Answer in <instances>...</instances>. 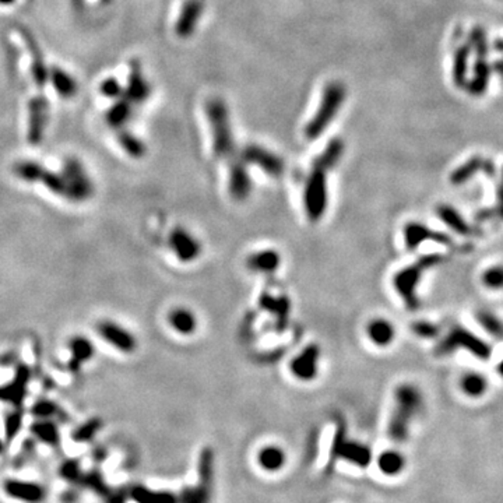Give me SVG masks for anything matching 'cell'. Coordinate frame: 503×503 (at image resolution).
I'll return each instance as SVG.
<instances>
[{
    "label": "cell",
    "instance_id": "6da1fadb",
    "mask_svg": "<svg viewBox=\"0 0 503 503\" xmlns=\"http://www.w3.org/2000/svg\"><path fill=\"white\" fill-rule=\"evenodd\" d=\"M424 397L418 387L404 383L396 388V408L388 422V438L396 443L408 439L410 424L421 412Z\"/></svg>",
    "mask_w": 503,
    "mask_h": 503
},
{
    "label": "cell",
    "instance_id": "7a4b0ae2",
    "mask_svg": "<svg viewBox=\"0 0 503 503\" xmlns=\"http://www.w3.org/2000/svg\"><path fill=\"white\" fill-rule=\"evenodd\" d=\"M346 97H347V89L340 81H332L325 87L320 105H319L315 117L308 122V125L305 127L306 138L316 140L323 134V131L337 117L340 108L344 104Z\"/></svg>",
    "mask_w": 503,
    "mask_h": 503
},
{
    "label": "cell",
    "instance_id": "3957f363",
    "mask_svg": "<svg viewBox=\"0 0 503 503\" xmlns=\"http://www.w3.org/2000/svg\"><path fill=\"white\" fill-rule=\"evenodd\" d=\"M443 261L442 254H425L421 256L414 264L405 267L394 277V287L403 298L405 306L411 311L419 308L421 302L417 296V288L421 282L424 273Z\"/></svg>",
    "mask_w": 503,
    "mask_h": 503
},
{
    "label": "cell",
    "instance_id": "277c9868",
    "mask_svg": "<svg viewBox=\"0 0 503 503\" xmlns=\"http://www.w3.org/2000/svg\"><path fill=\"white\" fill-rule=\"evenodd\" d=\"M206 115L213 133V150L216 157L224 158L231 155L235 143L227 104L221 98H211L206 104Z\"/></svg>",
    "mask_w": 503,
    "mask_h": 503
},
{
    "label": "cell",
    "instance_id": "5b68a950",
    "mask_svg": "<svg viewBox=\"0 0 503 503\" xmlns=\"http://www.w3.org/2000/svg\"><path fill=\"white\" fill-rule=\"evenodd\" d=\"M457 350H466L481 361H488L492 354V348L487 341H484L473 332L467 330L460 325H455L449 330V333L443 337V340L436 347L435 353L439 357H442V355L452 354Z\"/></svg>",
    "mask_w": 503,
    "mask_h": 503
},
{
    "label": "cell",
    "instance_id": "8992f818",
    "mask_svg": "<svg viewBox=\"0 0 503 503\" xmlns=\"http://www.w3.org/2000/svg\"><path fill=\"white\" fill-rule=\"evenodd\" d=\"M303 203L311 221H318L323 217L327 207V171L312 166L305 185Z\"/></svg>",
    "mask_w": 503,
    "mask_h": 503
},
{
    "label": "cell",
    "instance_id": "52a82bcc",
    "mask_svg": "<svg viewBox=\"0 0 503 503\" xmlns=\"http://www.w3.org/2000/svg\"><path fill=\"white\" fill-rule=\"evenodd\" d=\"M62 176L66 183V199L73 203H81L90 199L94 193V185L87 175L84 166L76 158L65 161Z\"/></svg>",
    "mask_w": 503,
    "mask_h": 503
},
{
    "label": "cell",
    "instance_id": "ba28073f",
    "mask_svg": "<svg viewBox=\"0 0 503 503\" xmlns=\"http://www.w3.org/2000/svg\"><path fill=\"white\" fill-rule=\"evenodd\" d=\"M213 464L214 455L210 449L200 453L199 460V483L196 487L185 490L179 497V503H210L213 485Z\"/></svg>",
    "mask_w": 503,
    "mask_h": 503
},
{
    "label": "cell",
    "instance_id": "9c48e42d",
    "mask_svg": "<svg viewBox=\"0 0 503 503\" xmlns=\"http://www.w3.org/2000/svg\"><path fill=\"white\" fill-rule=\"evenodd\" d=\"M98 336L112 348L122 354H133L137 350L136 336L114 320H101L97 325Z\"/></svg>",
    "mask_w": 503,
    "mask_h": 503
},
{
    "label": "cell",
    "instance_id": "30bf717a",
    "mask_svg": "<svg viewBox=\"0 0 503 503\" xmlns=\"http://www.w3.org/2000/svg\"><path fill=\"white\" fill-rule=\"evenodd\" d=\"M247 165L253 164L257 165L260 169H263L266 174L271 175V176H280L284 172V161L275 155L274 152L256 145V144H249L247 145L240 157Z\"/></svg>",
    "mask_w": 503,
    "mask_h": 503
},
{
    "label": "cell",
    "instance_id": "8fae6325",
    "mask_svg": "<svg viewBox=\"0 0 503 503\" xmlns=\"http://www.w3.org/2000/svg\"><path fill=\"white\" fill-rule=\"evenodd\" d=\"M336 457H343L344 460H348L357 466L365 467L371 463L372 455L367 446L346 440L343 429H340L336 435V440L332 450V460H336Z\"/></svg>",
    "mask_w": 503,
    "mask_h": 503
},
{
    "label": "cell",
    "instance_id": "7c38bea8",
    "mask_svg": "<svg viewBox=\"0 0 503 503\" xmlns=\"http://www.w3.org/2000/svg\"><path fill=\"white\" fill-rule=\"evenodd\" d=\"M48 122V101L42 96L31 98L28 104V141L39 144Z\"/></svg>",
    "mask_w": 503,
    "mask_h": 503
},
{
    "label": "cell",
    "instance_id": "4fadbf2b",
    "mask_svg": "<svg viewBox=\"0 0 503 503\" xmlns=\"http://www.w3.org/2000/svg\"><path fill=\"white\" fill-rule=\"evenodd\" d=\"M478 172H483L487 176H495L497 175L495 164L488 158H484L481 155H474L452 172L450 182L456 186L464 185Z\"/></svg>",
    "mask_w": 503,
    "mask_h": 503
},
{
    "label": "cell",
    "instance_id": "5bb4252c",
    "mask_svg": "<svg viewBox=\"0 0 503 503\" xmlns=\"http://www.w3.org/2000/svg\"><path fill=\"white\" fill-rule=\"evenodd\" d=\"M204 0H186L181 8L175 24V32L179 38H190L204 13Z\"/></svg>",
    "mask_w": 503,
    "mask_h": 503
},
{
    "label": "cell",
    "instance_id": "9a60e30c",
    "mask_svg": "<svg viewBox=\"0 0 503 503\" xmlns=\"http://www.w3.org/2000/svg\"><path fill=\"white\" fill-rule=\"evenodd\" d=\"M169 248L182 263L193 261L199 257L202 248L199 241L185 228H175L169 235Z\"/></svg>",
    "mask_w": 503,
    "mask_h": 503
},
{
    "label": "cell",
    "instance_id": "2e32d148",
    "mask_svg": "<svg viewBox=\"0 0 503 503\" xmlns=\"http://www.w3.org/2000/svg\"><path fill=\"white\" fill-rule=\"evenodd\" d=\"M20 35L24 39L27 49L30 52L31 56V73H32V80L35 83V86L38 89H44L46 86V83L49 81V70L46 67V63L44 60L42 52L35 41V38L31 35V32L25 28H20Z\"/></svg>",
    "mask_w": 503,
    "mask_h": 503
},
{
    "label": "cell",
    "instance_id": "e0dca14e",
    "mask_svg": "<svg viewBox=\"0 0 503 503\" xmlns=\"http://www.w3.org/2000/svg\"><path fill=\"white\" fill-rule=\"evenodd\" d=\"M7 497L24 503L44 502L46 491L37 483H27L20 480H7L3 485Z\"/></svg>",
    "mask_w": 503,
    "mask_h": 503
},
{
    "label": "cell",
    "instance_id": "ac0fdd59",
    "mask_svg": "<svg viewBox=\"0 0 503 503\" xmlns=\"http://www.w3.org/2000/svg\"><path fill=\"white\" fill-rule=\"evenodd\" d=\"M151 94V87L144 79L141 65L138 60H131L127 87L124 91V98L131 104H143Z\"/></svg>",
    "mask_w": 503,
    "mask_h": 503
},
{
    "label": "cell",
    "instance_id": "d6986e66",
    "mask_svg": "<svg viewBox=\"0 0 503 503\" xmlns=\"http://www.w3.org/2000/svg\"><path fill=\"white\" fill-rule=\"evenodd\" d=\"M319 358H320V351L319 347L312 344L308 346L299 355H296L294 358V361L291 362L289 368L291 372L294 374V377L301 379V380H312L318 375V367H319Z\"/></svg>",
    "mask_w": 503,
    "mask_h": 503
},
{
    "label": "cell",
    "instance_id": "ffe728a7",
    "mask_svg": "<svg viewBox=\"0 0 503 503\" xmlns=\"http://www.w3.org/2000/svg\"><path fill=\"white\" fill-rule=\"evenodd\" d=\"M251 176L247 164L240 158L231 164L230 169V192L233 197L244 200L251 193Z\"/></svg>",
    "mask_w": 503,
    "mask_h": 503
},
{
    "label": "cell",
    "instance_id": "44dd1931",
    "mask_svg": "<svg viewBox=\"0 0 503 503\" xmlns=\"http://www.w3.org/2000/svg\"><path fill=\"white\" fill-rule=\"evenodd\" d=\"M424 241H435L443 245H453V241L448 235L432 231L418 223H411L405 227V242L410 249H415Z\"/></svg>",
    "mask_w": 503,
    "mask_h": 503
},
{
    "label": "cell",
    "instance_id": "7402d4cb",
    "mask_svg": "<svg viewBox=\"0 0 503 503\" xmlns=\"http://www.w3.org/2000/svg\"><path fill=\"white\" fill-rule=\"evenodd\" d=\"M491 74H492V67L488 63L487 58H477L473 69V76L466 84L467 91L474 97L484 96L488 90Z\"/></svg>",
    "mask_w": 503,
    "mask_h": 503
},
{
    "label": "cell",
    "instance_id": "603a6c76",
    "mask_svg": "<svg viewBox=\"0 0 503 503\" xmlns=\"http://www.w3.org/2000/svg\"><path fill=\"white\" fill-rule=\"evenodd\" d=\"M439 218L455 233L464 235V237H471L474 234L473 227L466 221V218L452 206L449 204H440L436 210Z\"/></svg>",
    "mask_w": 503,
    "mask_h": 503
},
{
    "label": "cell",
    "instance_id": "cb8c5ba5",
    "mask_svg": "<svg viewBox=\"0 0 503 503\" xmlns=\"http://www.w3.org/2000/svg\"><path fill=\"white\" fill-rule=\"evenodd\" d=\"M69 348H70V355H72L69 367L72 371H80V368L86 362L91 361V358L94 355L93 341L86 337H81V336L73 339L69 344Z\"/></svg>",
    "mask_w": 503,
    "mask_h": 503
},
{
    "label": "cell",
    "instance_id": "d4e9b609",
    "mask_svg": "<svg viewBox=\"0 0 503 503\" xmlns=\"http://www.w3.org/2000/svg\"><path fill=\"white\" fill-rule=\"evenodd\" d=\"M470 55H471V48L469 44L460 45L455 52L452 76H453V83L456 87H466V84L469 81Z\"/></svg>",
    "mask_w": 503,
    "mask_h": 503
},
{
    "label": "cell",
    "instance_id": "484cf974",
    "mask_svg": "<svg viewBox=\"0 0 503 503\" xmlns=\"http://www.w3.org/2000/svg\"><path fill=\"white\" fill-rule=\"evenodd\" d=\"M168 322L171 325V327L182 334V336H189L193 334L197 329V319L193 315L192 311L186 309V308H175L169 312L168 315Z\"/></svg>",
    "mask_w": 503,
    "mask_h": 503
},
{
    "label": "cell",
    "instance_id": "4316f807",
    "mask_svg": "<svg viewBox=\"0 0 503 503\" xmlns=\"http://www.w3.org/2000/svg\"><path fill=\"white\" fill-rule=\"evenodd\" d=\"M343 154H344V141L341 138H333L329 141L323 152L313 161L312 166H318L329 172L339 164Z\"/></svg>",
    "mask_w": 503,
    "mask_h": 503
},
{
    "label": "cell",
    "instance_id": "83f0119b",
    "mask_svg": "<svg viewBox=\"0 0 503 503\" xmlns=\"http://www.w3.org/2000/svg\"><path fill=\"white\" fill-rule=\"evenodd\" d=\"M49 80L53 89L58 91V94L62 96L63 98H70L77 93V83L73 80L70 74H67L58 66L51 69Z\"/></svg>",
    "mask_w": 503,
    "mask_h": 503
},
{
    "label": "cell",
    "instance_id": "f1b7e54d",
    "mask_svg": "<svg viewBox=\"0 0 503 503\" xmlns=\"http://www.w3.org/2000/svg\"><path fill=\"white\" fill-rule=\"evenodd\" d=\"M281 263L280 254L274 251H261L253 253L248 259V267L253 271L260 273H273L278 268Z\"/></svg>",
    "mask_w": 503,
    "mask_h": 503
},
{
    "label": "cell",
    "instance_id": "f546056e",
    "mask_svg": "<svg viewBox=\"0 0 503 503\" xmlns=\"http://www.w3.org/2000/svg\"><path fill=\"white\" fill-rule=\"evenodd\" d=\"M368 337L377 346L386 347L394 340V327L386 319H374L368 325Z\"/></svg>",
    "mask_w": 503,
    "mask_h": 503
},
{
    "label": "cell",
    "instance_id": "4dcf8cb0",
    "mask_svg": "<svg viewBox=\"0 0 503 503\" xmlns=\"http://www.w3.org/2000/svg\"><path fill=\"white\" fill-rule=\"evenodd\" d=\"M460 387L466 396L478 398L488 390V379L478 372H467L460 380Z\"/></svg>",
    "mask_w": 503,
    "mask_h": 503
},
{
    "label": "cell",
    "instance_id": "1f68e13d",
    "mask_svg": "<svg viewBox=\"0 0 503 503\" xmlns=\"http://www.w3.org/2000/svg\"><path fill=\"white\" fill-rule=\"evenodd\" d=\"M477 322L481 327L497 340H503V320L490 309H480L476 313Z\"/></svg>",
    "mask_w": 503,
    "mask_h": 503
},
{
    "label": "cell",
    "instance_id": "d6a6232c",
    "mask_svg": "<svg viewBox=\"0 0 503 503\" xmlns=\"http://www.w3.org/2000/svg\"><path fill=\"white\" fill-rule=\"evenodd\" d=\"M131 498L137 503H179L178 497L171 492L151 491L144 487L133 488Z\"/></svg>",
    "mask_w": 503,
    "mask_h": 503
},
{
    "label": "cell",
    "instance_id": "836d02e7",
    "mask_svg": "<svg viewBox=\"0 0 503 503\" xmlns=\"http://www.w3.org/2000/svg\"><path fill=\"white\" fill-rule=\"evenodd\" d=\"M259 463L267 471H277L285 463V453L277 446H267L259 453Z\"/></svg>",
    "mask_w": 503,
    "mask_h": 503
},
{
    "label": "cell",
    "instance_id": "e575fe53",
    "mask_svg": "<svg viewBox=\"0 0 503 503\" xmlns=\"http://www.w3.org/2000/svg\"><path fill=\"white\" fill-rule=\"evenodd\" d=\"M377 464L383 474L396 476V474L401 473V470L404 469L405 460L401 453H398L396 450H388V452H384L380 455Z\"/></svg>",
    "mask_w": 503,
    "mask_h": 503
},
{
    "label": "cell",
    "instance_id": "d590c367",
    "mask_svg": "<svg viewBox=\"0 0 503 503\" xmlns=\"http://www.w3.org/2000/svg\"><path fill=\"white\" fill-rule=\"evenodd\" d=\"M32 432L34 435L41 440V442H45L48 445H56L60 439L59 436V428L58 425L48 419V418H44L42 421H38L35 424H32Z\"/></svg>",
    "mask_w": 503,
    "mask_h": 503
},
{
    "label": "cell",
    "instance_id": "8d00e7d4",
    "mask_svg": "<svg viewBox=\"0 0 503 503\" xmlns=\"http://www.w3.org/2000/svg\"><path fill=\"white\" fill-rule=\"evenodd\" d=\"M131 103L126 98L117 101L112 108L107 114V122L114 129H121L126 125V122L131 118Z\"/></svg>",
    "mask_w": 503,
    "mask_h": 503
},
{
    "label": "cell",
    "instance_id": "74e56055",
    "mask_svg": "<svg viewBox=\"0 0 503 503\" xmlns=\"http://www.w3.org/2000/svg\"><path fill=\"white\" fill-rule=\"evenodd\" d=\"M44 171V166L39 165L38 162L34 161H21L14 166V172L15 175L28 183H34L38 182L41 178V174Z\"/></svg>",
    "mask_w": 503,
    "mask_h": 503
},
{
    "label": "cell",
    "instance_id": "f35d334b",
    "mask_svg": "<svg viewBox=\"0 0 503 503\" xmlns=\"http://www.w3.org/2000/svg\"><path fill=\"white\" fill-rule=\"evenodd\" d=\"M119 144L131 158H141L145 154V145L141 140L133 136L130 131H121L119 133Z\"/></svg>",
    "mask_w": 503,
    "mask_h": 503
},
{
    "label": "cell",
    "instance_id": "ab89813d",
    "mask_svg": "<svg viewBox=\"0 0 503 503\" xmlns=\"http://www.w3.org/2000/svg\"><path fill=\"white\" fill-rule=\"evenodd\" d=\"M471 52L476 53V58H487L488 55V38L487 31L483 27H474L470 32L469 42Z\"/></svg>",
    "mask_w": 503,
    "mask_h": 503
},
{
    "label": "cell",
    "instance_id": "60d3db41",
    "mask_svg": "<svg viewBox=\"0 0 503 503\" xmlns=\"http://www.w3.org/2000/svg\"><path fill=\"white\" fill-rule=\"evenodd\" d=\"M483 282L490 289H503V264H497L485 270Z\"/></svg>",
    "mask_w": 503,
    "mask_h": 503
},
{
    "label": "cell",
    "instance_id": "b9f144b4",
    "mask_svg": "<svg viewBox=\"0 0 503 503\" xmlns=\"http://www.w3.org/2000/svg\"><path fill=\"white\" fill-rule=\"evenodd\" d=\"M412 332L422 339H435L439 334V327L429 322H417L412 325Z\"/></svg>",
    "mask_w": 503,
    "mask_h": 503
},
{
    "label": "cell",
    "instance_id": "7bdbcfd3",
    "mask_svg": "<svg viewBox=\"0 0 503 503\" xmlns=\"http://www.w3.org/2000/svg\"><path fill=\"white\" fill-rule=\"evenodd\" d=\"M98 429H100V422L98 421H91V422H87L83 426L77 428V431L73 433V438H74V440L84 442V440L91 439Z\"/></svg>",
    "mask_w": 503,
    "mask_h": 503
},
{
    "label": "cell",
    "instance_id": "ee69618b",
    "mask_svg": "<svg viewBox=\"0 0 503 503\" xmlns=\"http://www.w3.org/2000/svg\"><path fill=\"white\" fill-rule=\"evenodd\" d=\"M101 91L108 98H121L124 94V90L121 84L115 79H108L101 84Z\"/></svg>",
    "mask_w": 503,
    "mask_h": 503
},
{
    "label": "cell",
    "instance_id": "f6af8a7d",
    "mask_svg": "<svg viewBox=\"0 0 503 503\" xmlns=\"http://www.w3.org/2000/svg\"><path fill=\"white\" fill-rule=\"evenodd\" d=\"M32 411L35 412V415L41 418H49L55 415L56 405H53L51 401H38L37 405L32 408Z\"/></svg>",
    "mask_w": 503,
    "mask_h": 503
},
{
    "label": "cell",
    "instance_id": "bcb514c9",
    "mask_svg": "<svg viewBox=\"0 0 503 503\" xmlns=\"http://www.w3.org/2000/svg\"><path fill=\"white\" fill-rule=\"evenodd\" d=\"M480 217H481V218H484V217H498V218L503 220V168L501 183H499V186H498V203H497V207H495L491 213L481 214Z\"/></svg>",
    "mask_w": 503,
    "mask_h": 503
},
{
    "label": "cell",
    "instance_id": "7dc6e473",
    "mask_svg": "<svg viewBox=\"0 0 503 503\" xmlns=\"http://www.w3.org/2000/svg\"><path fill=\"white\" fill-rule=\"evenodd\" d=\"M21 419L18 415H11L7 421H6V433L7 438H14V435L17 433L18 428H20Z\"/></svg>",
    "mask_w": 503,
    "mask_h": 503
},
{
    "label": "cell",
    "instance_id": "c3c4849f",
    "mask_svg": "<svg viewBox=\"0 0 503 503\" xmlns=\"http://www.w3.org/2000/svg\"><path fill=\"white\" fill-rule=\"evenodd\" d=\"M492 70H495L501 77L503 79V59L502 60H498V62H495V65H494V67H492Z\"/></svg>",
    "mask_w": 503,
    "mask_h": 503
},
{
    "label": "cell",
    "instance_id": "681fc988",
    "mask_svg": "<svg viewBox=\"0 0 503 503\" xmlns=\"http://www.w3.org/2000/svg\"><path fill=\"white\" fill-rule=\"evenodd\" d=\"M495 49H497V51H499V52H503L502 39H497V41H495Z\"/></svg>",
    "mask_w": 503,
    "mask_h": 503
},
{
    "label": "cell",
    "instance_id": "f907efd6",
    "mask_svg": "<svg viewBox=\"0 0 503 503\" xmlns=\"http://www.w3.org/2000/svg\"><path fill=\"white\" fill-rule=\"evenodd\" d=\"M15 0H0V4L1 6H8V4H13Z\"/></svg>",
    "mask_w": 503,
    "mask_h": 503
},
{
    "label": "cell",
    "instance_id": "816d5d0a",
    "mask_svg": "<svg viewBox=\"0 0 503 503\" xmlns=\"http://www.w3.org/2000/svg\"><path fill=\"white\" fill-rule=\"evenodd\" d=\"M498 374L503 377V360L498 364Z\"/></svg>",
    "mask_w": 503,
    "mask_h": 503
},
{
    "label": "cell",
    "instance_id": "f5cc1de1",
    "mask_svg": "<svg viewBox=\"0 0 503 503\" xmlns=\"http://www.w3.org/2000/svg\"><path fill=\"white\" fill-rule=\"evenodd\" d=\"M0 452H1V443H0Z\"/></svg>",
    "mask_w": 503,
    "mask_h": 503
}]
</instances>
